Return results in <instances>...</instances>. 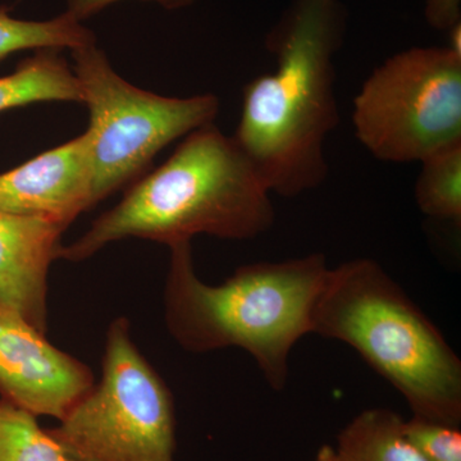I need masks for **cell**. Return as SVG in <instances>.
Wrapping results in <instances>:
<instances>
[{"instance_id":"cell-7","label":"cell","mask_w":461,"mask_h":461,"mask_svg":"<svg viewBox=\"0 0 461 461\" xmlns=\"http://www.w3.org/2000/svg\"><path fill=\"white\" fill-rule=\"evenodd\" d=\"M353 126L384 162H421L461 144V57L411 48L388 58L355 96Z\"/></svg>"},{"instance_id":"cell-1","label":"cell","mask_w":461,"mask_h":461,"mask_svg":"<svg viewBox=\"0 0 461 461\" xmlns=\"http://www.w3.org/2000/svg\"><path fill=\"white\" fill-rule=\"evenodd\" d=\"M346 23L339 0H294L267 35L277 68L245 86L232 138L273 194L302 195L329 175L324 145L339 124L335 56Z\"/></svg>"},{"instance_id":"cell-9","label":"cell","mask_w":461,"mask_h":461,"mask_svg":"<svg viewBox=\"0 0 461 461\" xmlns=\"http://www.w3.org/2000/svg\"><path fill=\"white\" fill-rule=\"evenodd\" d=\"M93 140L89 130L0 173V212L41 218L68 229L93 208Z\"/></svg>"},{"instance_id":"cell-20","label":"cell","mask_w":461,"mask_h":461,"mask_svg":"<svg viewBox=\"0 0 461 461\" xmlns=\"http://www.w3.org/2000/svg\"><path fill=\"white\" fill-rule=\"evenodd\" d=\"M312 461H339L336 457L335 451L330 445H323L315 454L314 459Z\"/></svg>"},{"instance_id":"cell-5","label":"cell","mask_w":461,"mask_h":461,"mask_svg":"<svg viewBox=\"0 0 461 461\" xmlns=\"http://www.w3.org/2000/svg\"><path fill=\"white\" fill-rule=\"evenodd\" d=\"M68 461H176L171 390L133 344L130 321H112L102 378L45 429Z\"/></svg>"},{"instance_id":"cell-13","label":"cell","mask_w":461,"mask_h":461,"mask_svg":"<svg viewBox=\"0 0 461 461\" xmlns=\"http://www.w3.org/2000/svg\"><path fill=\"white\" fill-rule=\"evenodd\" d=\"M95 33L63 12L44 21L20 20L0 7V62L23 50H69L95 44Z\"/></svg>"},{"instance_id":"cell-3","label":"cell","mask_w":461,"mask_h":461,"mask_svg":"<svg viewBox=\"0 0 461 461\" xmlns=\"http://www.w3.org/2000/svg\"><path fill=\"white\" fill-rule=\"evenodd\" d=\"M165 287L167 330L184 350L247 351L269 386L282 391L290 355L312 333V315L327 273L323 254L240 267L221 285L200 280L191 242L173 245Z\"/></svg>"},{"instance_id":"cell-8","label":"cell","mask_w":461,"mask_h":461,"mask_svg":"<svg viewBox=\"0 0 461 461\" xmlns=\"http://www.w3.org/2000/svg\"><path fill=\"white\" fill-rule=\"evenodd\" d=\"M95 384L93 372L45 333L0 306V397L60 420Z\"/></svg>"},{"instance_id":"cell-2","label":"cell","mask_w":461,"mask_h":461,"mask_svg":"<svg viewBox=\"0 0 461 461\" xmlns=\"http://www.w3.org/2000/svg\"><path fill=\"white\" fill-rule=\"evenodd\" d=\"M271 194L235 139L206 124L185 136L162 166L130 185L84 235L62 247L59 259L84 262L126 239L169 248L199 235L254 239L275 223Z\"/></svg>"},{"instance_id":"cell-11","label":"cell","mask_w":461,"mask_h":461,"mask_svg":"<svg viewBox=\"0 0 461 461\" xmlns=\"http://www.w3.org/2000/svg\"><path fill=\"white\" fill-rule=\"evenodd\" d=\"M83 103V91L60 50H39L0 77V113L35 103Z\"/></svg>"},{"instance_id":"cell-6","label":"cell","mask_w":461,"mask_h":461,"mask_svg":"<svg viewBox=\"0 0 461 461\" xmlns=\"http://www.w3.org/2000/svg\"><path fill=\"white\" fill-rule=\"evenodd\" d=\"M71 54L90 113L94 205L139 180L167 145L213 123L220 113L213 94L169 98L133 86L96 42Z\"/></svg>"},{"instance_id":"cell-10","label":"cell","mask_w":461,"mask_h":461,"mask_svg":"<svg viewBox=\"0 0 461 461\" xmlns=\"http://www.w3.org/2000/svg\"><path fill=\"white\" fill-rule=\"evenodd\" d=\"M67 229L0 212V306L47 333L48 276Z\"/></svg>"},{"instance_id":"cell-19","label":"cell","mask_w":461,"mask_h":461,"mask_svg":"<svg viewBox=\"0 0 461 461\" xmlns=\"http://www.w3.org/2000/svg\"><path fill=\"white\" fill-rule=\"evenodd\" d=\"M447 33L450 41H448V45L446 48H448L456 56L461 57V23L451 27Z\"/></svg>"},{"instance_id":"cell-4","label":"cell","mask_w":461,"mask_h":461,"mask_svg":"<svg viewBox=\"0 0 461 461\" xmlns=\"http://www.w3.org/2000/svg\"><path fill=\"white\" fill-rule=\"evenodd\" d=\"M312 333L353 348L402 393L414 417L460 426V357L375 260L357 258L330 268Z\"/></svg>"},{"instance_id":"cell-12","label":"cell","mask_w":461,"mask_h":461,"mask_svg":"<svg viewBox=\"0 0 461 461\" xmlns=\"http://www.w3.org/2000/svg\"><path fill=\"white\" fill-rule=\"evenodd\" d=\"M397 412L386 408L360 411L339 430L332 446L339 461H429L412 444Z\"/></svg>"},{"instance_id":"cell-17","label":"cell","mask_w":461,"mask_h":461,"mask_svg":"<svg viewBox=\"0 0 461 461\" xmlns=\"http://www.w3.org/2000/svg\"><path fill=\"white\" fill-rule=\"evenodd\" d=\"M65 14L75 18L78 23H83L87 18L95 16L99 12L104 11L109 5L121 0H65ZM139 2L153 3L167 11H177L193 5L196 0H139Z\"/></svg>"},{"instance_id":"cell-18","label":"cell","mask_w":461,"mask_h":461,"mask_svg":"<svg viewBox=\"0 0 461 461\" xmlns=\"http://www.w3.org/2000/svg\"><path fill=\"white\" fill-rule=\"evenodd\" d=\"M427 23L439 32H448L461 23V0H426Z\"/></svg>"},{"instance_id":"cell-16","label":"cell","mask_w":461,"mask_h":461,"mask_svg":"<svg viewBox=\"0 0 461 461\" xmlns=\"http://www.w3.org/2000/svg\"><path fill=\"white\" fill-rule=\"evenodd\" d=\"M403 429L429 461H461L460 426L414 417L403 420Z\"/></svg>"},{"instance_id":"cell-15","label":"cell","mask_w":461,"mask_h":461,"mask_svg":"<svg viewBox=\"0 0 461 461\" xmlns=\"http://www.w3.org/2000/svg\"><path fill=\"white\" fill-rule=\"evenodd\" d=\"M0 461H68L35 415L0 397Z\"/></svg>"},{"instance_id":"cell-14","label":"cell","mask_w":461,"mask_h":461,"mask_svg":"<svg viewBox=\"0 0 461 461\" xmlns=\"http://www.w3.org/2000/svg\"><path fill=\"white\" fill-rule=\"evenodd\" d=\"M415 184V200L424 214L461 223V144L427 157Z\"/></svg>"}]
</instances>
